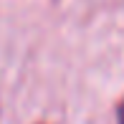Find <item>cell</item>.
<instances>
[{
  "instance_id": "obj_1",
  "label": "cell",
  "mask_w": 124,
  "mask_h": 124,
  "mask_svg": "<svg viewBox=\"0 0 124 124\" xmlns=\"http://www.w3.org/2000/svg\"><path fill=\"white\" fill-rule=\"evenodd\" d=\"M116 116H119V124H124V99H122L119 109H116Z\"/></svg>"
}]
</instances>
